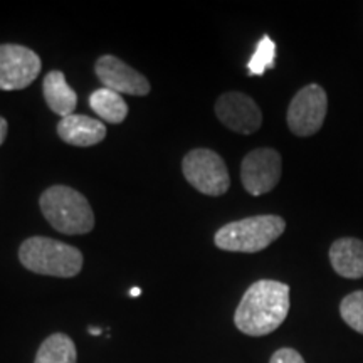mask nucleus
<instances>
[{
	"label": "nucleus",
	"instance_id": "nucleus-1",
	"mask_svg": "<svg viewBox=\"0 0 363 363\" xmlns=\"http://www.w3.org/2000/svg\"><path fill=\"white\" fill-rule=\"evenodd\" d=\"M289 313V286L261 279L249 286L234 315L239 331L249 337H264L284 323Z\"/></svg>",
	"mask_w": 363,
	"mask_h": 363
},
{
	"label": "nucleus",
	"instance_id": "nucleus-2",
	"mask_svg": "<svg viewBox=\"0 0 363 363\" xmlns=\"http://www.w3.org/2000/svg\"><path fill=\"white\" fill-rule=\"evenodd\" d=\"M45 220L57 233L76 235L88 234L94 227V214L89 202L78 190L66 185H54L44 190L39 199Z\"/></svg>",
	"mask_w": 363,
	"mask_h": 363
},
{
	"label": "nucleus",
	"instance_id": "nucleus-3",
	"mask_svg": "<svg viewBox=\"0 0 363 363\" xmlns=\"http://www.w3.org/2000/svg\"><path fill=\"white\" fill-rule=\"evenodd\" d=\"M19 259L26 269L54 278H74L83 269V254L79 249L39 235L22 242Z\"/></svg>",
	"mask_w": 363,
	"mask_h": 363
},
{
	"label": "nucleus",
	"instance_id": "nucleus-4",
	"mask_svg": "<svg viewBox=\"0 0 363 363\" xmlns=\"http://www.w3.org/2000/svg\"><path fill=\"white\" fill-rule=\"evenodd\" d=\"M286 222L279 216H254L229 222L217 230L214 242L222 251L259 252L284 233Z\"/></svg>",
	"mask_w": 363,
	"mask_h": 363
},
{
	"label": "nucleus",
	"instance_id": "nucleus-5",
	"mask_svg": "<svg viewBox=\"0 0 363 363\" xmlns=\"http://www.w3.org/2000/svg\"><path fill=\"white\" fill-rule=\"evenodd\" d=\"M185 179L203 195H224L230 187V177L220 155L207 148L189 152L182 162Z\"/></svg>",
	"mask_w": 363,
	"mask_h": 363
},
{
	"label": "nucleus",
	"instance_id": "nucleus-6",
	"mask_svg": "<svg viewBox=\"0 0 363 363\" xmlns=\"http://www.w3.org/2000/svg\"><path fill=\"white\" fill-rule=\"evenodd\" d=\"M328 110L325 89L318 84H308L293 98L288 108V126L294 135L311 136L323 126Z\"/></svg>",
	"mask_w": 363,
	"mask_h": 363
},
{
	"label": "nucleus",
	"instance_id": "nucleus-7",
	"mask_svg": "<svg viewBox=\"0 0 363 363\" xmlns=\"http://www.w3.org/2000/svg\"><path fill=\"white\" fill-rule=\"evenodd\" d=\"M40 57L19 44L0 45V89L17 91L33 84L40 72Z\"/></svg>",
	"mask_w": 363,
	"mask_h": 363
},
{
	"label": "nucleus",
	"instance_id": "nucleus-8",
	"mask_svg": "<svg viewBox=\"0 0 363 363\" xmlns=\"http://www.w3.org/2000/svg\"><path fill=\"white\" fill-rule=\"evenodd\" d=\"M281 179V155L272 148L247 153L240 165V180L249 194L257 197L271 192Z\"/></svg>",
	"mask_w": 363,
	"mask_h": 363
},
{
	"label": "nucleus",
	"instance_id": "nucleus-9",
	"mask_svg": "<svg viewBox=\"0 0 363 363\" xmlns=\"http://www.w3.org/2000/svg\"><path fill=\"white\" fill-rule=\"evenodd\" d=\"M216 115L220 123L240 135H251L262 125V113L256 101L238 91H230L217 99Z\"/></svg>",
	"mask_w": 363,
	"mask_h": 363
},
{
	"label": "nucleus",
	"instance_id": "nucleus-10",
	"mask_svg": "<svg viewBox=\"0 0 363 363\" xmlns=\"http://www.w3.org/2000/svg\"><path fill=\"white\" fill-rule=\"evenodd\" d=\"M94 71L104 88L116 91L118 94L125 93L131 96H145L150 93L148 79L115 56L99 57Z\"/></svg>",
	"mask_w": 363,
	"mask_h": 363
},
{
	"label": "nucleus",
	"instance_id": "nucleus-11",
	"mask_svg": "<svg viewBox=\"0 0 363 363\" xmlns=\"http://www.w3.org/2000/svg\"><path fill=\"white\" fill-rule=\"evenodd\" d=\"M57 135L61 136L62 142L74 145V147H93L104 140L106 126L96 118L69 115L59 121Z\"/></svg>",
	"mask_w": 363,
	"mask_h": 363
},
{
	"label": "nucleus",
	"instance_id": "nucleus-12",
	"mask_svg": "<svg viewBox=\"0 0 363 363\" xmlns=\"http://www.w3.org/2000/svg\"><path fill=\"white\" fill-rule=\"evenodd\" d=\"M330 262L342 278H363V240L355 238L335 240L330 249Z\"/></svg>",
	"mask_w": 363,
	"mask_h": 363
},
{
	"label": "nucleus",
	"instance_id": "nucleus-13",
	"mask_svg": "<svg viewBox=\"0 0 363 363\" xmlns=\"http://www.w3.org/2000/svg\"><path fill=\"white\" fill-rule=\"evenodd\" d=\"M43 89L45 103L56 115L62 118L74 115L78 106V94L66 83V76L61 71H51L45 74Z\"/></svg>",
	"mask_w": 363,
	"mask_h": 363
},
{
	"label": "nucleus",
	"instance_id": "nucleus-14",
	"mask_svg": "<svg viewBox=\"0 0 363 363\" xmlns=\"http://www.w3.org/2000/svg\"><path fill=\"white\" fill-rule=\"evenodd\" d=\"M89 106L96 115L106 123L118 125L128 115L126 101L116 91L108 88H99L89 96Z\"/></svg>",
	"mask_w": 363,
	"mask_h": 363
},
{
	"label": "nucleus",
	"instance_id": "nucleus-15",
	"mask_svg": "<svg viewBox=\"0 0 363 363\" xmlns=\"http://www.w3.org/2000/svg\"><path fill=\"white\" fill-rule=\"evenodd\" d=\"M34 363H78L76 345L67 335L54 333L40 345Z\"/></svg>",
	"mask_w": 363,
	"mask_h": 363
},
{
	"label": "nucleus",
	"instance_id": "nucleus-16",
	"mask_svg": "<svg viewBox=\"0 0 363 363\" xmlns=\"http://www.w3.org/2000/svg\"><path fill=\"white\" fill-rule=\"evenodd\" d=\"M340 315L352 330L363 335V291H355L345 296L340 303Z\"/></svg>",
	"mask_w": 363,
	"mask_h": 363
},
{
	"label": "nucleus",
	"instance_id": "nucleus-17",
	"mask_svg": "<svg viewBox=\"0 0 363 363\" xmlns=\"http://www.w3.org/2000/svg\"><path fill=\"white\" fill-rule=\"evenodd\" d=\"M274 57H276V44L272 43L269 35H264L257 44L256 51H254L251 61H249L247 69L254 76L264 74L267 69H271L274 66Z\"/></svg>",
	"mask_w": 363,
	"mask_h": 363
},
{
	"label": "nucleus",
	"instance_id": "nucleus-18",
	"mask_svg": "<svg viewBox=\"0 0 363 363\" xmlns=\"http://www.w3.org/2000/svg\"><path fill=\"white\" fill-rule=\"evenodd\" d=\"M269 363H306L305 358L299 355V352L294 348H281V350L274 352L271 357Z\"/></svg>",
	"mask_w": 363,
	"mask_h": 363
},
{
	"label": "nucleus",
	"instance_id": "nucleus-19",
	"mask_svg": "<svg viewBox=\"0 0 363 363\" xmlns=\"http://www.w3.org/2000/svg\"><path fill=\"white\" fill-rule=\"evenodd\" d=\"M7 130H9V125L6 121V118L0 116V145L6 142V136H7Z\"/></svg>",
	"mask_w": 363,
	"mask_h": 363
},
{
	"label": "nucleus",
	"instance_id": "nucleus-20",
	"mask_svg": "<svg viewBox=\"0 0 363 363\" xmlns=\"http://www.w3.org/2000/svg\"><path fill=\"white\" fill-rule=\"evenodd\" d=\"M140 293H142V291H140V288H133V289H131V291H130L131 296H140Z\"/></svg>",
	"mask_w": 363,
	"mask_h": 363
},
{
	"label": "nucleus",
	"instance_id": "nucleus-21",
	"mask_svg": "<svg viewBox=\"0 0 363 363\" xmlns=\"http://www.w3.org/2000/svg\"><path fill=\"white\" fill-rule=\"evenodd\" d=\"M89 333L96 337V335H101V330H99V328H89Z\"/></svg>",
	"mask_w": 363,
	"mask_h": 363
}]
</instances>
